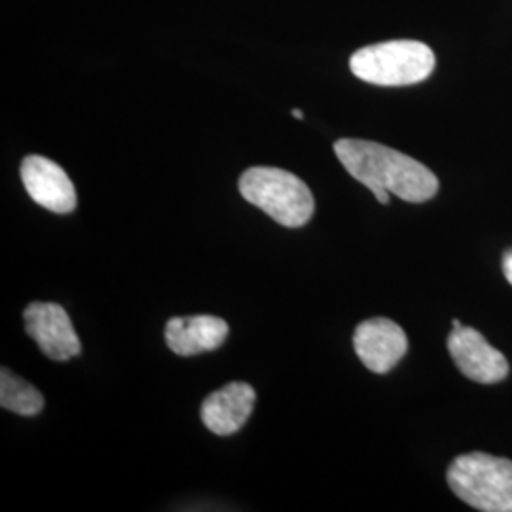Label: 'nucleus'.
<instances>
[{
  "instance_id": "nucleus-1",
  "label": "nucleus",
  "mask_w": 512,
  "mask_h": 512,
  "mask_svg": "<svg viewBox=\"0 0 512 512\" xmlns=\"http://www.w3.org/2000/svg\"><path fill=\"white\" fill-rule=\"evenodd\" d=\"M334 152L349 175L387 205L389 194L408 203L429 202L439 192L437 175L399 150L363 139H340Z\"/></svg>"
},
{
  "instance_id": "nucleus-2",
  "label": "nucleus",
  "mask_w": 512,
  "mask_h": 512,
  "mask_svg": "<svg viewBox=\"0 0 512 512\" xmlns=\"http://www.w3.org/2000/svg\"><path fill=\"white\" fill-rule=\"evenodd\" d=\"M437 57L418 40H389L357 50L349 69L359 80L374 86H412L427 80L435 71Z\"/></svg>"
},
{
  "instance_id": "nucleus-3",
  "label": "nucleus",
  "mask_w": 512,
  "mask_h": 512,
  "mask_svg": "<svg viewBox=\"0 0 512 512\" xmlns=\"http://www.w3.org/2000/svg\"><path fill=\"white\" fill-rule=\"evenodd\" d=\"M241 196L287 228L310 222L315 200L310 186L279 167H251L239 177Z\"/></svg>"
},
{
  "instance_id": "nucleus-4",
  "label": "nucleus",
  "mask_w": 512,
  "mask_h": 512,
  "mask_svg": "<svg viewBox=\"0 0 512 512\" xmlns=\"http://www.w3.org/2000/svg\"><path fill=\"white\" fill-rule=\"evenodd\" d=\"M446 480L452 492L473 509L512 512V461L490 454H465L454 459Z\"/></svg>"
},
{
  "instance_id": "nucleus-5",
  "label": "nucleus",
  "mask_w": 512,
  "mask_h": 512,
  "mask_svg": "<svg viewBox=\"0 0 512 512\" xmlns=\"http://www.w3.org/2000/svg\"><path fill=\"white\" fill-rule=\"evenodd\" d=\"M27 334L42 353L54 361H69L80 355L82 344L69 313L54 302H33L23 311Z\"/></svg>"
},
{
  "instance_id": "nucleus-6",
  "label": "nucleus",
  "mask_w": 512,
  "mask_h": 512,
  "mask_svg": "<svg viewBox=\"0 0 512 512\" xmlns=\"http://www.w3.org/2000/svg\"><path fill=\"white\" fill-rule=\"evenodd\" d=\"M448 351L463 376L478 384H497L509 376V363L503 353L471 327L452 329Z\"/></svg>"
},
{
  "instance_id": "nucleus-7",
  "label": "nucleus",
  "mask_w": 512,
  "mask_h": 512,
  "mask_svg": "<svg viewBox=\"0 0 512 512\" xmlns=\"http://www.w3.org/2000/svg\"><path fill=\"white\" fill-rule=\"evenodd\" d=\"M21 181L31 200L40 207L57 215H69L76 209L78 198L73 181L52 160L37 154L27 156L21 162Z\"/></svg>"
},
{
  "instance_id": "nucleus-8",
  "label": "nucleus",
  "mask_w": 512,
  "mask_h": 512,
  "mask_svg": "<svg viewBox=\"0 0 512 512\" xmlns=\"http://www.w3.org/2000/svg\"><path fill=\"white\" fill-rule=\"evenodd\" d=\"M353 348L370 372L387 374L406 355L408 338L395 321L374 317L355 329Z\"/></svg>"
},
{
  "instance_id": "nucleus-9",
  "label": "nucleus",
  "mask_w": 512,
  "mask_h": 512,
  "mask_svg": "<svg viewBox=\"0 0 512 512\" xmlns=\"http://www.w3.org/2000/svg\"><path fill=\"white\" fill-rule=\"evenodd\" d=\"M256 391L245 382L230 384L213 391L202 404L203 425L220 437L238 433L253 414Z\"/></svg>"
},
{
  "instance_id": "nucleus-10",
  "label": "nucleus",
  "mask_w": 512,
  "mask_h": 512,
  "mask_svg": "<svg viewBox=\"0 0 512 512\" xmlns=\"http://www.w3.org/2000/svg\"><path fill=\"white\" fill-rule=\"evenodd\" d=\"M228 332V323L215 315L173 317L165 325V344L175 355L192 357L219 349Z\"/></svg>"
},
{
  "instance_id": "nucleus-11",
  "label": "nucleus",
  "mask_w": 512,
  "mask_h": 512,
  "mask_svg": "<svg viewBox=\"0 0 512 512\" xmlns=\"http://www.w3.org/2000/svg\"><path fill=\"white\" fill-rule=\"evenodd\" d=\"M0 406L19 416H37L44 408V397L37 387L16 376L12 370H0Z\"/></svg>"
},
{
  "instance_id": "nucleus-12",
  "label": "nucleus",
  "mask_w": 512,
  "mask_h": 512,
  "mask_svg": "<svg viewBox=\"0 0 512 512\" xmlns=\"http://www.w3.org/2000/svg\"><path fill=\"white\" fill-rule=\"evenodd\" d=\"M503 274L512 285V249L503 255Z\"/></svg>"
},
{
  "instance_id": "nucleus-13",
  "label": "nucleus",
  "mask_w": 512,
  "mask_h": 512,
  "mask_svg": "<svg viewBox=\"0 0 512 512\" xmlns=\"http://www.w3.org/2000/svg\"><path fill=\"white\" fill-rule=\"evenodd\" d=\"M291 114H293L294 118H298V120H304V112L300 109L291 110Z\"/></svg>"
}]
</instances>
